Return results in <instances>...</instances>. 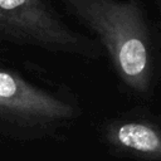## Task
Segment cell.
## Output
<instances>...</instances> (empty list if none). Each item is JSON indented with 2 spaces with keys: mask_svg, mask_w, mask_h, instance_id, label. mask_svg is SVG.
Wrapping results in <instances>:
<instances>
[{
  "mask_svg": "<svg viewBox=\"0 0 161 161\" xmlns=\"http://www.w3.org/2000/svg\"><path fill=\"white\" fill-rule=\"evenodd\" d=\"M0 30L42 47L93 57L96 44L72 30L43 0H0Z\"/></svg>",
  "mask_w": 161,
  "mask_h": 161,
  "instance_id": "cell-2",
  "label": "cell"
},
{
  "mask_svg": "<svg viewBox=\"0 0 161 161\" xmlns=\"http://www.w3.org/2000/svg\"><path fill=\"white\" fill-rule=\"evenodd\" d=\"M73 113L69 103L0 69V114L29 123H50L68 119Z\"/></svg>",
  "mask_w": 161,
  "mask_h": 161,
  "instance_id": "cell-3",
  "label": "cell"
},
{
  "mask_svg": "<svg viewBox=\"0 0 161 161\" xmlns=\"http://www.w3.org/2000/svg\"><path fill=\"white\" fill-rule=\"evenodd\" d=\"M104 47L117 74L133 92L148 93L153 79L150 30L136 0H62Z\"/></svg>",
  "mask_w": 161,
  "mask_h": 161,
  "instance_id": "cell-1",
  "label": "cell"
},
{
  "mask_svg": "<svg viewBox=\"0 0 161 161\" xmlns=\"http://www.w3.org/2000/svg\"><path fill=\"white\" fill-rule=\"evenodd\" d=\"M113 138L117 145L135 153L161 157V131L152 125L138 121L122 122L114 127Z\"/></svg>",
  "mask_w": 161,
  "mask_h": 161,
  "instance_id": "cell-4",
  "label": "cell"
}]
</instances>
